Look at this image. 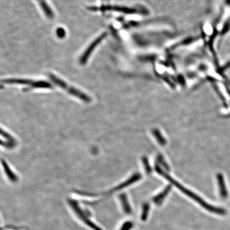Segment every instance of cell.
Here are the masks:
<instances>
[{"label":"cell","mask_w":230,"mask_h":230,"mask_svg":"<svg viewBox=\"0 0 230 230\" xmlns=\"http://www.w3.org/2000/svg\"><path fill=\"white\" fill-rule=\"evenodd\" d=\"M155 168H156V171L157 172V173H158L159 174L163 176L164 178L167 180L169 182H170L172 184L175 186L176 187L181 191L182 192H183L184 194H185L191 199H192L193 200L195 201V202L198 203L200 205L203 207V208H205L206 210H208L211 213L216 214L220 215H224L226 214V212L225 209H224L223 208H218V207L210 205V204L206 203L205 201L203 200L202 198H201L200 197H199L195 193H193L192 191L189 190L188 189L183 186L180 183H178L175 180H174L173 178L169 175L168 174L166 173V172H164L163 169L160 167L158 165H156Z\"/></svg>","instance_id":"1"},{"label":"cell","mask_w":230,"mask_h":230,"mask_svg":"<svg viewBox=\"0 0 230 230\" xmlns=\"http://www.w3.org/2000/svg\"><path fill=\"white\" fill-rule=\"evenodd\" d=\"M49 76L50 79L52 81V82H53L55 85H57L58 87H60L65 91L67 92L70 95L77 98V99H79L80 100L87 104L90 103L92 101L91 97H89L88 95L74 87H72L67 84L66 82H64V81L56 75L52 74H49Z\"/></svg>","instance_id":"2"},{"label":"cell","mask_w":230,"mask_h":230,"mask_svg":"<svg viewBox=\"0 0 230 230\" xmlns=\"http://www.w3.org/2000/svg\"><path fill=\"white\" fill-rule=\"evenodd\" d=\"M106 35H107L106 33H104L100 35L99 37H97L95 40L92 42L87 49L85 50V52L83 53L82 57H81V58L79 59V62L81 64H85L87 63V61L88 60V59L90 57L93 51L100 43V42H101L102 41L104 40L105 37H106Z\"/></svg>","instance_id":"3"},{"label":"cell","mask_w":230,"mask_h":230,"mask_svg":"<svg viewBox=\"0 0 230 230\" xmlns=\"http://www.w3.org/2000/svg\"><path fill=\"white\" fill-rule=\"evenodd\" d=\"M140 178H141V174L139 173H135V174H134L130 178H129V180H126L123 183H121L120 184L115 186L114 188L112 189V190L107 191L106 192H105L104 194L106 195H110L112 193H114L116 191L121 190V189L125 188L128 186L131 185L134 183L140 180Z\"/></svg>","instance_id":"4"},{"label":"cell","mask_w":230,"mask_h":230,"mask_svg":"<svg viewBox=\"0 0 230 230\" xmlns=\"http://www.w3.org/2000/svg\"><path fill=\"white\" fill-rule=\"evenodd\" d=\"M1 136L4 139V140H2L1 145L5 148L13 149L17 146V141L11 134L1 129Z\"/></svg>","instance_id":"5"},{"label":"cell","mask_w":230,"mask_h":230,"mask_svg":"<svg viewBox=\"0 0 230 230\" xmlns=\"http://www.w3.org/2000/svg\"><path fill=\"white\" fill-rule=\"evenodd\" d=\"M34 81L30 79H23V78H7L3 79V83L7 84H19V85H25L27 86V87L24 89H27L32 85Z\"/></svg>","instance_id":"6"},{"label":"cell","mask_w":230,"mask_h":230,"mask_svg":"<svg viewBox=\"0 0 230 230\" xmlns=\"http://www.w3.org/2000/svg\"><path fill=\"white\" fill-rule=\"evenodd\" d=\"M2 161V165L3 168L4 169V171L5 173V175L7 176V178L10 181L13 182H16L18 180V177L16 174L13 172V171L10 168V166L8 165V163H7V161L4 160L3 159H2L1 160Z\"/></svg>","instance_id":"7"},{"label":"cell","mask_w":230,"mask_h":230,"mask_svg":"<svg viewBox=\"0 0 230 230\" xmlns=\"http://www.w3.org/2000/svg\"><path fill=\"white\" fill-rule=\"evenodd\" d=\"M217 180L218 184L219 186V190L220 193L221 197L225 199L227 198L228 196V192L226 189V186L225 185L224 178L222 174H218L217 175Z\"/></svg>","instance_id":"8"},{"label":"cell","mask_w":230,"mask_h":230,"mask_svg":"<svg viewBox=\"0 0 230 230\" xmlns=\"http://www.w3.org/2000/svg\"><path fill=\"white\" fill-rule=\"evenodd\" d=\"M53 87L49 82L45 81H34L32 85L27 89H24L25 91H28L34 89H52Z\"/></svg>","instance_id":"9"},{"label":"cell","mask_w":230,"mask_h":230,"mask_svg":"<svg viewBox=\"0 0 230 230\" xmlns=\"http://www.w3.org/2000/svg\"><path fill=\"white\" fill-rule=\"evenodd\" d=\"M39 2L40 7L42 8V10L44 13L45 16L48 18L52 19L54 17V13L52 11V9L50 8L45 0H37Z\"/></svg>","instance_id":"10"},{"label":"cell","mask_w":230,"mask_h":230,"mask_svg":"<svg viewBox=\"0 0 230 230\" xmlns=\"http://www.w3.org/2000/svg\"><path fill=\"white\" fill-rule=\"evenodd\" d=\"M170 190H171L170 187L168 186L165 189L163 192H161L160 193H159L158 195H156V197H155L153 199L154 203H156L157 205H159L162 203V201H163L164 199L166 198V196L168 195Z\"/></svg>","instance_id":"11"},{"label":"cell","mask_w":230,"mask_h":230,"mask_svg":"<svg viewBox=\"0 0 230 230\" xmlns=\"http://www.w3.org/2000/svg\"><path fill=\"white\" fill-rule=\"evenodd\" d=\"M120 199L121 200V205L125 212L127 214H130L132 212L131 208L129 205V201L127 200L126 195L125 194H122L120 195Z\"/></svg>","instance_id":"12"},{"label":"cell","mask_w":230,"mask_h":230,"mask_svg":"<svg viewBox=\"0 0 230 230\" xmlns=\"http://www.w3.org/2000/svg\"><path fill=\"white\" fill-rule=\"evenodd\" d=\"M152 134L155 136V138H156L157 142H158L159 143L161 144V146H164L165 144H166V140L163 137V134L161 133L159 131L158 129H153Z\"/></svg>","instance_id":"13"},{"label":"cell","mask_w":230,"mask_h":230,"mask_svg":"<svg viewBox=\"0 0 230 230\" xmlns=\"http://www.w3.org/2000/svg\"><path fill=\"white\" fill-rule=\"evenodd\" d=\"M143 163L144 167L145 169V171H146L147 173H150L151 172V166L150 165V163H149L148 159L144 157L143 159Z\"/></svg>","instance_id":"14"},{"label":"cell","mask_w":230,"mask_h":230,"mask_svg":"<svg viewBox=\"0 0 230 230\" xmlns=\"http://www.w3.org/2000/svg\"><path fill=\"white\" fill-rule=\"evenodd\" d=\"M149 209V207L148 205V204L145 205L144 206L142 214L141 216V217L143 220H146L147 216L148 215Z\"/></svg>","instance_id":"15"},{"label":"cell","mask_w":230,"mask_h":230,"mask_svg":"<svg viewBox=\"0 0 230 230\" xmlns=\"http://www.w3.org/2000/svg\"><path fill=\"white\" fill-rule=\"evenodd\" d=\"M57 34L59 38H62L65 36V31L62 28H59L57 29Z\"/></svg>","instance_id":"16"}]
</instances>
